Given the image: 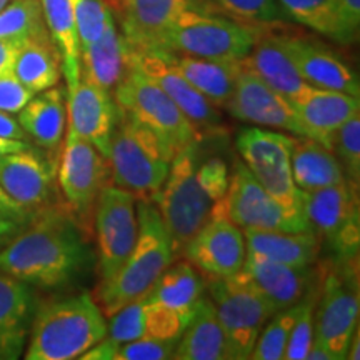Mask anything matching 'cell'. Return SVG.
<instances>
[{"label":"cell","mask_w":360,"mask_h":360,"mask_svg":"<svg viewBox=\"0 0 360 360\" xmlns=\"http://www.w3.org/2000/svg\"><path fill=\"white\" fill-rule=\"evenodd\" d=\"M282 42L300 77L309 85L360 96L359 75L326 45L289 34H282Z\"/></svg>","instance_id":"cell-22"},{"label":"cell","mask_w":360,"mask_h":360,"mask_svg":"<svg viewBox=\"0 0 360 360\" xmlns=\"http://www.w3.org/2000/svg\"><path fill=\"white\" fill-rule=\"evenodd\" d=\"M207 287L232 359H249L260 332L276 310L255 289L244 270L225 278L207 277Z\"/></svg>","instance_id":"cell-7"},{"label":"cell","mask_w":360,"mask_h":360,"mask_svg":"<svg viewBox=\"0 0 360 360\" xmlns=\"http://www.w3.org/2000/svg\"><path fill=\"white\" fill-rule=\"evenodd\" d=\"M47 34L40 0H11L0 12V39L27 40Z\"/></svg>","instance_id":"cell-35"},{"label":"cell","mask_w":360,"mask_h":360,"mask_svg":"<svg viewBox=\"0 0 360 360\" xmlns=\"http://www.w3.org/2000/svg\"><path fill=\"white\" fill-rule=\"evenodd\" d=\"M25 40L17 39H0V75L12 72L15 57L19 53L22 44Z\"/></svg>","instance_id":"cell-48"},{"label":"cell","mask_w":360,"mask_h":360,"mask_svg":"<svg viewBox=\"0 0 360 360\" xmlns=\"http://www.w3.org/2000/svg\"><path fill=\"white\" fill-rule=\"evenodd\" d=\"M322 277L299 300V315H297L289 335V342H287L285 352H283L285 360H305V357H307L309 347L314 339L315 305H317L319 294H321Z\"/></svg>","instance_id":"cell-37"},{"label":"cell","mask_w":360,"mask_h":360,"mask_svg":"<svg viewBox=\"0 0 360 360\" xmlns=\"http://www.w3.org/2000/svg\"><path fill=\"white\" fill-rule=\"evenodd\" d=\"M27 147H30V143L27 141H12V139L0 137V157L12 154V152L24 150Z\"/></svg>","instance_id":"cell-52"},{"label":"cell","mask_w":360,"mask_h":360,"mask_svg":"<svg viewBox=\"0 0 360 360\" xmlns=\"http://www.w3.org/2000/svg\"><path fill=\"white\" fill-rule=\"evenodd\" d=\"M179 339L160 340V339H141L124 344H115L112 349V360H164L172 359L177 347Z\"/></svg>","instance_id":"cell-44"},{"label":"cell","mask_w":360,"mask_h":360,"mask_svg":"<svg viewBox=\"0 0 360 360\" xmlns=\"http://www.w3.org/2000/svg\"><path fill=\"white\" fill-rule=\"evenodd\" d=\"M290 167L292 179L302 192H314L345 180L344 170L334 152L309 137L295 135Z\"/></svg>","instance_id":"cell-31"},{"label":"cell","mask_w":360,"mask_h":360,"mask_svg":"<svg viewBox=\"0 0 360 360\" xmlns=\"http://www.w3.org/2000/svg\"><path fill=\"white\" fill-rule=\"evenodd\" d=\"M35 96L13 75V72L0 75V110L19 114L24 105Z\"/></svg>","instance_id":"cell-46"},{"label":"cell","mask_w":360,"mask_h":360,"mask_svg":"<svg viewBox=\"0 0 360 360\" xmlns=\"http://www.w3.org/2000/svg\"><path fill=\"white\" fill-rule=\"evenodd\" d=\"M247 254L295 267L314 265L321 250V236L315 231H259L244 229Z\"/></svg>","instance_id":"cell-29"},{"label":"cell","mask_w":360,"mask_h":360,"mask_svg":"<svg viewBox=\"0 0 360 360\" xmlns=\"http://www.w3.org/2000/svg\"><path fill=\"white\" fill-rule=\"evenodd\" d=\"M65 107L69 117L67 132L79 135L103 157H109L110 137L119 114L114 96L79 80L74 87L67 89Z\"/></svg>","instance_id":"cell-20"},{"label":"cell","mask_w":360,"mask_h":360,"mask_svg":"<svg viewBox=\"0 0 360 360\" xmlns=\"http://www.w3.org/2000/svg\"><path fill=\"white\" fill-rule=\"evenodd\" d=\"M57 167V184L70 210L82 219L89 217L98 193L112 180L109 159L90 142L67 132Z\"/></svg>","instance_id":"cell-12"},{"label":"cell","mask_w":360,"mask_h":360,"mask_svg":"<svg viewBox=\"0 0 360 360\" xmlns=\"http://www.w3.org/2000/svg\"><path fill=\"white\" fill-rule=\"evenodd\" d=\"M188 322L191 319L186 315L143 299V337L160 340L180 339Z\"/></svg>","instance_id":"cell-42"},{"label":"cell","mask_w":360,"mask_h":360,"mask_svg":"<svg viewBox=\"0 0 360 360\" xmlns=\"http://www.w3.org/2000/svg\"><path fill=\"white\" fill-rule=\"evenodd\" d=\"M278 4L289 19L332 39L334 25H332L328 0H278Z\"/></svg>","instance_id":"cell-41"},{"label":"cell","mask_w":360,"mask_h":360,"mask_svg":"<svg viewBox=\"0 0 360 360\" xmlns=\"http://www.w3.org/2000/svg\"><path fill=\"white\" fill-rule=\"evenodd\" d=\"M19 124L27 139L47 152L60 147L65 132L67 107L64 90L51 87L35 94L19 112Z\"/></svg>","instance_id":"cell-28"},{"label":"cell","mask_w":360,"mask_h":360,"mask_svg":"<svg viewBox=\"0 0 360 360\" xmlns=\"http://www.w3.org/2000/svg\"><path fill=\"white\" fill-rule=\"evenodd\" d=\"M112 96L120 110L159 135L174 155L192 142L202 141L193 124L172 98L132 64Z\"/></svg>","instance_id":"cell-8"},{"label":"cell","mask_w":360,"mask_h":360,"mask_svg":"<svg viewBox=\"0 0 360 360\" xmlns=\"http://www.w3.org/2000/svg\"><path fill=\"white\" fill-rule=\"evenodd\" d=\"M200 6V0H119L114 8L132 51L160 52L165 34L180 13Z\"/></svg>","instance_id":"cell-19"},{"label":"cell","mask_w":360,"mask_h":360,"mask_svg":"<svg viewBox=\"0 0 360 360\" xmlns=\"http://www.w3.org/2000/svg\"><path fill=\"white\" fill-rule=\"evenodd\" d=\"M215 217L231 220L240 231H314L307 217L290 214L274 200L242 160H236L233 164L232 174L229 175L227 193L215 210Z\"/></svg>","instance_id":"cell-10"},{"label":"cell","mask_w":360,"mask_h":360,"mask_svg":"<svg viewBox=\"0 0 360 360\" xmlns=\"http://www.w3.org/2000/svg\"><path fill=\"white\" fill-rule=\"evenodd\" d=\"M205 282L200 272L188 260L170 264L143 299L165 305L175 312L192 319L195 305L204 295Z\"/></svg>","instance_id":"cell-32"},{"label":"cell","mask_w":360,"mask_h":360,"mask_svg":"<svg viewBox=\"0 0 360 360\" xmlns=\"http://www.w3.org/2000/svg\"><path fill=\"white\" fill-rule=\"evenodd\" d=\"M45 27L60 53L67 89L80 80V47L70 0H40Z\"/></svg>","instance_id":"cell-34"},{"label":"cell","mask_w":360,"mask_h":360,"mask_svg":"<svg viewBox=\"0 0 360 360\" xmlns=\"http://www.w3.org/2000/svg\"><path fill=\"white\" fill-rule=\"evenodd\" d=\"M295 135L259 127L242 130L237 150L264 191L290 214L307 217L302 207V192L292 179L290 154Z\"/></svg>","instance_id":"cell-9"},{"label":"cell","mask_w":360,"mask_h":360,"mask_svg":"<svg viewBox=\"0 0 360 360\" xmlns=\"http://www.w3.org/2000/svg\"><path fill=\"white\" fill-rule=\"evenodd\" d=\"M299 315V302L289 309L278 310L269 319L262 332H260L254 350H252V360H281L283 359L289 335L294 327V322Z\"/></svg>","instance_id":"cell-36"},{"label":"cell","mask_w":360,"mask_h":360,"mask_svg":"<svg viewBox=\"0 0 360 360\" xmlns=\"http://www.w3.org/2000/svg\"><path fill=\"white\" fill-rule=\"evenodd\" d=\"M34 215H13L0 212V247L7 244L11 238L19 233Z\"/></svg>","instance_id":"cell-47"},{"label":"cell","mask_w":360,"mask_h":360,"mask_svg":"<svg viewBox=\"0 0 360 360\" xmlns=\"http://www.w3.org/2000/svg\"><path fill=\"white\" fill-rule=\"evenodd\" d=\"M107 159L112 186L130 192L137 200L154 202L167 179L174 154L159 135L119 109Z\"/></svg>","instance_id":"cell-5"},{"label":"cell","mask_w":360,"mask_h":360,"mask_svg":"<svg viewBox=\"0 0 360 360\" xmlns=\"http://www.w3.org/2000/svg\"><path fill=\"white\" fill-rule=\"evenodd\" d=\"M359 327V294L344 274L323 272L315 305L314 339L326 345L335 360L347 357L349 342Z\"/></svg>","instance_id":"cell-14"},{"label":"cell","mask_w":360,"mask_h":360,"mask_svg":"<svg viewBox=\"0 0 360 360\" xmlns=\"http://www.w3.org/2000/svg\"><path fill=\"white\" fill-rule=\"evenodd\" d=\"M242 270L276 312L295 305L305 295V292L323 276V270L314 269V265L295 267L254 254H247Z\"/></svg>","instance_id":"cell-23"},{"label":"cell","mask_w":360,"mask_h":360,"mask_svg":"<svg viewBox=\"0 0 360 360\" xmlns=\"http://www.w3.org/2000/svg\"><path fill=\"white\" fill-rule=\"evenodd\" d=\"M172 359L177 360H227L232 359L224 328L212 299L202 295L191 322L180 335Z\"/></svg>","instance_id":"cell-27"},{"label":"cell","mask_w":360,"mask_h":360,"mask_svg":"<svg viewBox=\"0 0 360 360\" xmlns=\"http://www.w3.org/2000/svg\"><path fill=\"white\" fill-rule=\"evenodd\" d=\"M169 56L193 89L199 90L215 107H225L236 89L237 77L242 70V60H220V58H202L180 56V53H169Z\"/></svg>","instance_id":"cell-30"},{"label":"cell","mask_w":360,"mask_h":360,"mask_svg":"<svg viewBox=\"0 0 360 360\" xmlns=\"http://www.w3.org/2000/svg\"><path fill=\"white\" fill-rule=\"evenodd\" d=\"M94 224L98 269L102 282H107L119 272L137 240V199L124 188L109 184L98 193L94 207Z\"/></svg>","instance_id":"cell-11"},{"label":"cell","mask_w":360,"mask_h":360,"mask_svg":"<svg viewBox=\"0 0 360 360\" xmlns=\"http://www.w3.org/2000/svg\"><path fill=\"white\" fill-rule=\"evenodd\" d=\"M332 152L339 159L350 186H359L360 179V115H354L337 130Z\"/></svg>","instance_id":"cell-40"},{"label":"cell","mask_w":360,"mask_h":360,"mask_svg":"<svg viewBox=\"0 0 360 360\" xmlns=\"http://www.w3.org/2000/svg\"><path fill=\"white\" fill-rule=\"evenodd\" d=\"M80 51L94 44L115 19L107 0H70Z\"/></svg>","instance_id":"cell-39"},{"label":"cell","mask_w":360,"mask_h":360,"mask_svg":"<svg viewBox=\"0 0 360 360\" xmlns=\"http://www.w3.org/2000/svg\"><path fill=\"white\" fill-rule=\"evenodd\" d=\"M107 337V321L89 292L52 300L37 307L24 357L72 360Z\"/></svg>","instance_id":"cell-3"},{"label":"cell","mask_w":360,"mask_h":360,"mask_svg":"<svg viewBox=\"0 0 360 360\" xmlns=\"http://www.w3.org/2000/svg\"><path fill=\"white\" fill-rule=\"evenodd\" d=\"M57 164L30 146L0 157V188L17 205L35 214L51 207L57 187Z\"/></svg>","instance_id":"cell-16"},{"label":"cell","mask_w":360,"mask_h":360,"mask_svg":"<svg viewBox=\"0 0 360 360\" xmlns=\"http://www.w3.org/2000/svg\"><path fill=\"white\" fill-rule=\"evenodd\" d=\"M0 137L12 139V141H29L19 120L4 110H0Z\"/></svg>","instance_id":"cell-49"},{"label":"cell","mask_w":360,"mask_h":360,"mask_svg":"<svg viewBox=\"0 0 360 360\" xmlns=\"http://www.w3.org/2000/svg\"><path fill=\"white\" fill-rule=\"evenodd\" d=\"M141 337H143V297L117 310L107 323V339L115 344L132 342Z\"/></svg>","instance_id":"cell-43"},{"label":"cell","mask_w":360,"mask_h":360,"mask_svg":"<svg viewBox=\"0 0 360 360\" xmlns=\"http://www.w3.org/2000/svg\"><path fill=\"white\" fill-rule=\"evenodd\" d=\"M200 141L174 155L164 186L154 204L167 229L174 257L179 259L188 242L209 220L229 188V167L220 157L202 155Z\"/></svg>","instance_id":"cell-2"},{"label":"cell","mask_w":360,"mask_h":360,"mask_svg":"<svg viewBox=\"0 0 360 360\" xmlns=\"http://www.w3.org/2000/svg\"><path fill=\"white\" fill-rule=\"evenodd\" d=\"M207 2L242 24L272 27L285 19L278 0H207Z\"/></svg>","instance_id":"cell-38"},{"label":"cell","mask_w":360,"mask_h":360,"mask_svg":"<svg viewBox=\"0 0 360 360\" xmlns=\"http://www.w3.org/2000/svg\"><path fill=\"white\" fill-rule=\"evenodd\" d=\"M205 277H232L244 269L247 245L244 232L231 220H209L186 245L182 255Z\"/></svg>","instance_id":"cell-18"},{"label":"cell","mask_w":360,"mask_h":360,"mask_svg":"<svg viewBox=\"0 0 360 360\" xmlns=\"http://www.w3.org/2000/svg\"><path fill=\"white\" fill-rule=\"evenodd\" d=\"M130 64L152 79L175 105L184 112V115L193 124L200 139L202 135L219 130L222 124L217 107L195 90L191 82L180 74L167 52H135L132 51Z\"/></svg>","instance_id":"cell-17"},{"label":"cell","mask_w":360,"mask_h":360,"mask_svg":"<svg viewBox=\"0 0 360 360\" xmlns=\"http://www.w3.org/2000/svg\"><path fill=\"white\" fill-rule=\"evenodd\" d=\"M334 25L332 40L349 45L359 37L360 29V0H328Z\"/></svg>","instance_id":"cell-45"},{"label":"cell","mask_w":360,"mask_h":360,"mask_svg":"<svg viewBox=\"0 0 360 360\" xmlns=\"http://www.w3.org/2000/svg\"><path fill=\"white\" fill-rule=\"evenodd\" d=\"M130 57L132 49L114 19L96 42L80 51V80L114 94L130 69Z\"/></svg>","instance_id":"cell-25"},{"label":"cell","mask_w":360,"mask_h":360,"mask_svg":"<svg viewBox=\"0 0 360 360\" xmlns=\"http://www.w3.org/2000/svg\"><path fill=\"white\" fill-rule=\"evenodd\" d=\"M305 359H309V360H335L334 355H332V352L326 347V345L319 344V342H315V340H312V344H310L307 357Z\"/></svg>","instance_id":"cell-51"},{"label":"cell","mask_w":360,"mask_h":360,"mask_svg":"<svg viewBox=\"0 0 360 360\" xmlns=\"http://www.w3.org/2000/svg\"><path fill=\"white\" fill-rule=\"evenodd\" d=\"M94 262V252L70 212L45 207L0 249V272L39 289L77 281Z\"/></svg>","instance_id":"cell-1"},{"label":"cell","mask_w":360,"mask_h":360,"mask_svg":"<svg viewBox=\"0 0 360 360\" xmlns=\"http://www.w3.org/2000/svg\"><path fill=\"white\" fill-rule=\"evenodd\" d=\"M8 2H11V0H0V12L4 11V7H6Z\"/></svg>","instance_id":"cell-54"},{"label":"cell","mask_w":360,"mask_h":360,"mask_svg":"<svg viewBox=\"0 0 360 360\" xmlns=\"http://www.w3.org/2000/svg\"><path fill=\"white\" fill-rule=\"evenodd\" d=\"M137 240L127 260L114 277L98 285V305L105 317L146 297L160 274L175 260L167 229L154 202L137 200Z\"/></svg>","instance_id":"cell-4"},{"label":"cell","mask_w":360,"mask_h":360,"mask_svg":"<svg viewBox=\"0 0 360 360\" xmlns=\"http://www.w3.org/2000/svg\"><path fill=\"white\" fill-rule=\"evenodd\" d=\"M242 62L269 87L289 98L299 96L309 85L300 77L299 70L292 62L282 42V34L267 30V27H264L254 49Z\"/></svg>","instance_id":"cell-26"},{"label":"cell","mask_w":360,"mask_h":360,"mask_svg":"<svg viewBox=\"0 0 360 360\" xmlns=\"http://www.w3.org/2000/svg\"><path fill=\"white\" fill-rule=\"evenodd\" d=\"M302 207L314 231L326 237L342 259H354L357 255V188L344 180L319 191L302 192Z\"/></svg>","instance_id":"cell-13"},{"label":"cell","mask_w":360,"mask_h":360,"mask_svg":"<svg viewBox=\"0 0 360 360\" xmlns=\"http://www.w3.org/2000/svg\"><path fill=\"white\" fill-rule=\"evenodd\" d=\"M305 137L321 142L332 150L334 135L342 125L359 114V97L339 90L307 85L299 96L290 98Z\"/></svg>","instance_id":"cell-21"},{"label":"cell","mask_w":360,"mask_h":360,"mask_svg":"<svg viewBox=\"0 0 360 360\" xmlns=\"http://www.w3.org/2000/svg\"><path fill=\"white\" fill-rule=\"evenodd\" d=\"M264 27L207 12L205 6L180 13L165 34L160 52L220 60H244Z\"/></svg>","instance_id":"cell-6"},{"label":"cell","mask_w":360,"mask_h":360,"mask_svg":"<svg viewBox=\"0 0 360 360\" xmlns=\"http://www.w3.org/2000/svg\"><path fill=\"white\" fill-rule=\"evenodd\" d=\"M37 307L32 285L0 272V360L25 352Z\"/></svg>","instance_id":"cell-24"},{"label":"cell","mask_w":360,"mask_h":360,"mask_svg":"<svg viewBox=\"0 0 360 360\" xmlns=\"http://www.w3.org/2000/svg\"><path fill=\"white\" fill-rule=\"evenodd\" d=\"M107 2H109V6H110V7H115V6H117V2H119V0H107Z\"/></svg>","instance_id":"cell-55"},{"label":"cell","mask_w":360,"mask_h":360,"mask_svg":"<svg viewBox=\"0 0 360 360\" xmlns=\"http://www.w3.org/2000/svg\"><path fill=\"white\" fill-rule=\"evenodd\" d=\"M224 109L242 122L285 130L297 137H305L290 98L269 87L262 79L247 69L244 62L236 89Z\"/></svg>","instance_id":"cell-15"},{"label":"cell","mask_w":360,"mask_h":360,"mask_svg":"<svg viewBox=\"0 0 360 360\" xmlns=\"http://www.w3.org/2000/svg\"><path fill=\"white\" fill-rule=\"evenodd\" d=\"M350 360H359L360 359V328H355L352 339L349 342V349H347V357Z\"/></svg>","instance_id":"cell-53"},{"label":"cell","mask_w":360,"mask_h":360,"mask_svg":"<svg viewBox=\"0 0 360 360\" xmlns=\"http://www.w3.org/2000/svg\"><path fill=\"white\" fill-rule=\"evenodd\" d=\"M12 72L32 94L56 87L62 75V60L51 35L27 39L17 53Z\"/></svg>","instance_id":"cell-33"},{"label":"cell","mask_w":360,"mask_h":360,"mask_svg":"<svg viewBox=\"0 0 360 360\" xmlns=\"http://www.w3.org/2000/svg\"><path fill=\"white\" fill-rule=\"evenodd\" d=\"M0 212H6V214H13V215H34L30 212H27V210L22 209L13 202L11 197L7 195L6 192L0 188Z\"/></svg>","instance_id":"cell-50"}]
</instances>
